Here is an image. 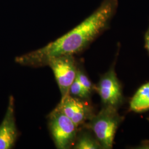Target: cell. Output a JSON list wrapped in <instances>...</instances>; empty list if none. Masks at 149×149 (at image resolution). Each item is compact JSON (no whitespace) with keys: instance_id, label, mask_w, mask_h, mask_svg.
Segmentation results:
<instances>
[{"instance_id":"6da1fadb","label":"cell","mask_w":149,"mask_h":149,"mask_svg":"<svg viewBox=\"0 0 149 149\" xmlns=\"http://www.w3.org/2000/svg\"><path fill=\"white\" fill-rule=\"evenodd\" d=\"M118 0H102L100 6L78 26L43 48L16 58L18 64L39 66L49 59L79 53L106 31L117 11Z\"/></svg>"},{"instance_id":"7a4b0ae2","label":"cell","mask_w":149,"mask_h":149,"mask_svg":"<svg viewBox=\"0 0 149 149\" xmlns=\"http://www.w3.org/2000/svg\"><path fill=\"white\" fill-rule=\"evenodd\" d=\"M122 121L117 108L104 106L86 123L85 127L93 132L102 149H110L113 146L116 134Z\"/></svg>"},{"instance_id":"3957f363","label":"cell","mask_w":149,"mask_h":149,"mask_svg":"<svg viewBox=\"0 0 149 149\" xmlns=\"http://www.w3.org/2000/svg\"><path fill=\"white\" fill-rule=\"evenodd\" d=\"M48 125L57 149H70L77 137V127L58 107L48 116Z\"/></svg>"},{"instance_id":"277c9868","label":"cell","mask_w":149,"mask_h":149,"mask_svg":"<svg viewBox=\"0 0 149 149\" xmlns=\"http://www.w3.org/2000/svg\"><path fill=\"white\" fill-rule=\"evenodd\" d=\"M53 71L61 97L69 94L70 87L77 74V68L72 55H61L49 59L47 64Z\"/></svg>"},{"instance_id":"5b68a950","label":"cell","mask_w":149,"mask_h":149,"mask_svg":"<svg viewBox=\"0 0 149 149\" xmlns=\"http://www.w3.org/2000/svg\"><path fill=\"white\" fill-rule=\"evenodd\" d=\"M58 107L79 128L95 115L92 107L84 99L69 94L62 97Z\"/></svg>"},{"instance_id":"8992f818","label":"cell","mask_w":149,"mask_h":149,"mask_svg":"<svg viewBox=\"0 0 149 149\" xmlns=\"http://www.w3.org/2000/svg\"><path fill=\"white\" fill-rule=\"evenodd\" d=\"M95 89L100 96L104 106L117 108L123 100L122 88L114 69L102 76Z\"/></svg>"},{"instance_id":"52a82bcc","label":"cell","mask_w":149,"mask_h":149,"mask_svg":"<svg viewBox=\"0 0 149 149\" xmlns=\"http://www.w3.org/2000/svg\"><path fill=\"white\" fill-rule=\"evenodd\" d=\"M18 136L14 110V99L9 98L5 116L0 125V149H10L15 145Z\"/></svg>"},{"instance_id":"ba28073f","label":"cell","mask_w":149,"mask_h":149,"mask_svg":"<svg viewBox=\"0 0 149 149\" xmlns=\"http://www.w3.org/2000/svg\"><path fill=\"white\" fill-rule=\"evenodd\" d=\"M130 110L136 113L149 110V82L141 86L130 102Z\"/></svg>"},{"instance_id":"9c48e42d","label":"cell","mask_w":149,"mask_h":149,"mask_svg":"<svg viewBox=\"0 0 149 149\" xmlns=\"http://www.w3.org/2000/svg\"><path fill=\"white\" fill-rule=\"evenodd\" d=\"M74 149H102L101 145L96 138L87 132L80 134L77 136L74 144Z\"/></svg>"},{"instance_id":"30bf717a","label":"cell","mask_w":149,"mask_h":149,"mask_svg":"<svg viewBox=\"0 0 149 149\" xmlns=\"http://www.w3.org/2000/svg\"><path fill=\"white\" fill-rule=\"evenodd\" d=\"M69 95L81 99L86 100L89 98L91 94L81 85L77 77H76L74 82L70 87Z\"/></svg>"},{"instance_id":"8fae6325","label":"cell","mask_w":149,"mask_h":149,"mask_svg":"<svg viewBox=\"0 0 149 149\" xmlns=\"http://www.w3.org/2000/svg\"><path fill=\"white\" fill-rule=\"evenodd\" d=\"M76 77L81 85L84 87V88L89 93L91 94L92 91L95 89V86L93 85L90 80H89L85 74L81 70L77 69Z\"/></svg>"},{"instance_id":"7c38bea8","label":"cell","mask_w":149,"mask_h":149,"mask_svg":"<svg viewBox=\"0 0 149 149\" xmlns=\"http://www.w3.org/2000/svg\"><path fill=\"white\" fill-rule=\"evenodd\" d=\"M144 40H145V48L146 49V50L149 54V26L146 32L145 33Z\"/></svg>"},{"instance_id":"4fadbf2b","label":"cell","mask_w":149,"mask_h":149,"mask_svg":"<svg viewBox=\"0 0 149 149\" xmlns=\"http://www.w3.org/2000/svg\"><path fill=\"white\" fill-rule=\"evenodd\" d=\"M148 120H149V118H148Z\"/></svg>"}]
</instances>
